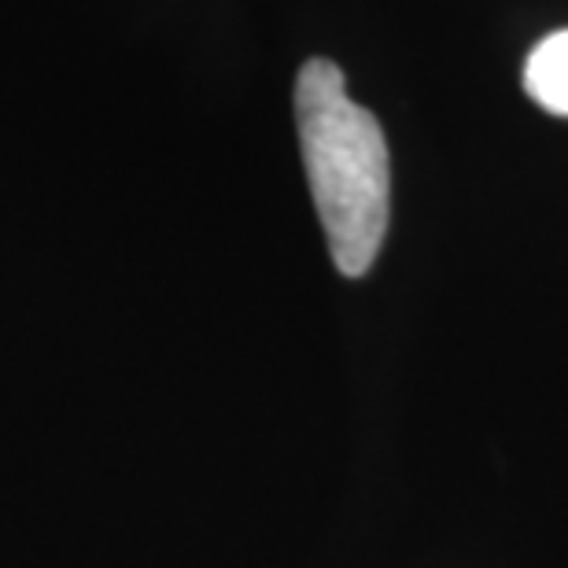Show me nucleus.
<instances>
[{"instance_id":"1","label":"nucleus","mask_w":568,"mask_h":568,"mask_svg":"<svg viewBox=\"0 0 568 568\" xmlns=\"http://www.w3.org/2000/svg\"><path fill=\"white\" fill-rule=\"evenodd\" d=\"M295 126L328 252L344 277L369 274L392 211L388 141L373 111L347 97L333 60H306L295 78Z\"/></svg>"},{"instance_id":"2","label":"nucleus","mask_w":568,"mask_h":568,"mask_svg":"<svg viewBox=\"0 0 568 568\" xmlns=\"http://www.w3.org/2000/svg\"><path fill=\"white\" fill-rule=\"evenodd\" d=\"M525 89L550 115L568 119V30L550 33L547 41L531 49L525 67Z\"/></svg>"}]
</instances>
